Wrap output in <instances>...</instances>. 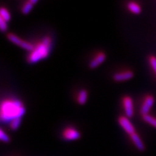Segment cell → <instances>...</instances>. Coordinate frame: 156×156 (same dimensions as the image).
<instances>
[{"label": "cell", "mask_w": 156, "mask_h": 156, "mask_svg": "<svg viewBox=\"0 0 156 156\" xmlns=\"http://www.w3.org/2000/svg\"><path fill=\"white\" fill-rule=\"evenodd\" d=\"M106 54L104 53L101 52V53L98 54L97 55L95 56L94 58L89 63L90 68V69H95V68L98 67L99 65H101V64H102L105 60H106Z\"/></svg>", "instance_id": "cell-9"}, {"label": "cell", "mask_w": 156, "mask_h": 156, "mask_svg": "<svg viewBox=\"0 0 156 156\" xmlns=\"http://www.w3.org/2000/svg\"><path fill=\"white\" fill-rule=\"evenodd\" d=\"M30 2L31 3L33 4V5H34L35 4H36V3L37 2H38V0H30Z\"/></svg>", "instance_id": "cell-20"}, {"label": "cell", "mask_w": 156, "mask_h": 156, "mask_svg": "<svg viewBox=\"0 0 156 156\" xmlns=\"http://www.w3.org/2000/svg\"><path fill=\"white\" fill-rule=\"evenodd\" d=\"M0 17L2 18L4 20H5L6 22H8V21L10 20L11 15L7 9L5 8V7H2L0 9Z\"/></svg>", "instance_id": "cell-14"}, {"label": "cell", "mask_w": 156, "mask_h": 156, "mask_svg": "<svg viewBox=\"0 0 156 156\" xmlns=\"http://www.w3.org/2000/svg\"><path fill=\"white\" fill-rule=\"evenodd\" d=\"M7 38L9 41H11L15 45H17L20 47L24 48V49L29 51H32L34 49L35 46L33 44H31L30 43L25 41L23 40L20 38H19L18 36H17L16 35L13 34H9L7 35Z\"/></svg>", "instance_id": "cell-3"}, {"label": "cell", "mask_w": 156, "mask_h": 156, "mask_svg": "<svg viewBox=\"0 0 156 156\" xmlns=\"http://www.w3.org/2000/svg\"><path fill=\"white\" fill-rule=\"evenodd\" d=\"M149 63L151 64L152 69H153L154 73L156 75V56H151L149 57Z\"/></svg>", "instance_id": "cell-17"}, {"label": "cell", "mask_w": 156, "mask_h": 156, "mask_svg": "<svg viewBox=\"0 0 156 156\" xmlns=\"http://www.w3.org/2000/svg\"><path fill=\"white\" fill-rule=\"evenodd\" d=\"M34 7V5L30 2V1L27 2L25 3V5H23L22 8V13L24 15H28L29 12L31 11V9Z\"/></svg>", "instance_id": "cell-15"}, {"label": "cell", "mask_w": 156, "mask_h": 156, "mask_svg": "<svg viewBox=\"0 0 156 156\" xmlns=\"http://www.w3.org/2000/svg\"><path fill=\"white\" fill-rule=\"evenodd\" d=\"M123 106H124V112L127 118H131L134 114L133 101L131 97L124 96L123 98Z\"/></svg>", "instance_id": "cell-6"}, {"label": "cell", "mask_w": 156, "mask_h": 156, "mask_svg": "<svg viewBox=\"0 0 156 156\" xmlns=\"http://www.w3.org/2000/svg\"><path fill=\"white\" fill-rule=\"evenodd\" d=\"M63 136L67 140H76L80 137V134L75 129L67 128L63 132Z\"/></svg>", "instance_id": "cell-7"}, {"label": "cell", "mask_w": 156, "mask_h": 156, "mask_svg": "<svg viewBox=\"0 0 156 156\" xmlns=\"http://www.w3.org/2000/svg\"><path fill=\"white\" fill-rule=\"evenodd\" d=\"M127 8L132 13L136 15L140 14L142 11L141 7L137 3L134 2H130L128 3Z\"/></svg>", "instance_id": "cell-11"}, {"label": "cell", "mask_w": 156, "mask_h": 156, "mask_svg": "<svg viewBox=\"0 0 156 156\" xmlns=\"http://www.w3.org/2000/svg\"><path fill=\"white\" fill-rule=\"evenodd\" d=\"M21 124V118L16 119L10 122V127L12 130H17Z\"/></svg>", "instance_id": "cell-16"}, {"label": "cell", "mask_w": 156, "mask_h": 156, "mask_svg": "<svg viewBox=\"0 0 156 156\" xmlns=\"http://www.w3.org/2000/svg\"><path fill=\"white\" fill-rule=\"evenodd\" d=\"M134 77V73L132 71H124L114 74L113 79L116 82H123L129 80Z\"/></svg>", "instance_id": "cell-8"}, {"label": "cell", "mask_w": 156, "mask_h": 156, "mask_svg": "<svg viewBox=\"0 0 156 156\" xmlns=\"http://www.w3.org/2000/svg\"><path fill=\"white\" fill-rule=\"evenodd\" d=\"M87 92L85 90H81L78 93L77 102L79 104L84 105L87 102Z\"/></svg>", "instance_id": "cell-12"}, {"label": "cell", "mask_w": 156, "mask_h": 156, "mask_svg": "<svg viewBox=\"0 0 156 156\" xmlns=\"http://www.w3.org/2000/svg\"><path fill=\"white\" fill-rule=\"evenodd\" d=\"M0 140L4 142H9L10 141L9 136L2 129H0Z\"/></svg>", "instance_id": "cell-18"}, {"label": "cell", "mask_w": 156, "mask_h": 156, "mask_svg": "<svg viewBox=\"0 0 156 156\" xmlns=\"http://www.w3.org/2000/svg\"><path fill=\"white\" fill-rule=\"evenodd\" d=\"M25 112V107L19 100H5L1 103L2 122H11L16 119L22 118Z\"/></svg>", "instance_id": "cell-1"}, {"label": "cell", "mask_w": 156, "mask_h": 156, "mask_svg": "<svg viewBox=\"0 0 156 156\" xmlns=\"http://www.w3.org/2000/svg\"><path fill=\"white\" fill-rule=\"evenodd\" d=\"M130 138H131L132 141L134 142L135 147L137 148L139 151H145V145H144L143 142L142 141L140 136L138 135L136 132L135 133L131 134V135H130Z\"/></svg>", "instance_id": "cell-10"}, {"label": "cell", "mask_w": 156, "mask_h": 156, "mask_svg": "<svg viewBox=\"0 0 156 156\" xmlns=\"http://www.w3.org/2000/svg\"><path fill=\"white\" fill-rule=\"evenodd\" d=\"M7 22L0 17V29L2 32H5L7 30Z\"/></svg>", "instance_id": "cell-19"}, {"label": "cell", "mask_w": 156, "mask_h": 156, "mask_svg": "<svg viewBox=\"0 0 156 156\" xmlns=\"http://www.w3.org/2000/svg\"><path fill=\"white\" fill-rule=\"evenodd\" d=\"M142 119L146 123H147L148 124L153 126L154 128L156 129V118H155V117L150 114H147L142 116Z\"/></svg>", "instance_id": "cell-13"}, {"label": "cell", "mask_w": 156, "mask_h": 156, "mask_svg": "<svg viewBox=\"0 0 156 156\" xmlns=\"http://www.w3.org/2000/svg\"><path fill=\"white\" fill-rule=\"evenodd\" d=\"M154 103H155V98L153 95H147L145 98V100L142 103L141 108H140V113H141L142 116L149 114L150 111L153 107Z\"/></svg>", "instance_id": "cell-4"}, {"label": "cell", "mask_w": 156, "mask_h": 156, "mask_svg": "<svg viewBox=\"0 0 156 156\" xmlns=\"http://www.w3.org/2000/svg\"><path fill=\"white\" fill-rule=\"evenodd\" d=\"M51 46V39L50 37H44L41 41L39 42L35 46L34 49L28 56V61L29 63H36L43 58L47 57L50 52Z\"/></svg>", "instance_id": "cell-2"}, {"label": "cell", "mask_w": 156, "mask_h": 156, "mask_svg": "<svg viewBox=\"0 0 156 156\" xmlns=\"http://www.w3.org/2000/svg\"><path fill=\"white\" fill-rule=\"evenodd\" d=\"M118 122L119 125L122 126L123 129L128 134L131 135V134L135 133V129H134V126L132 125V123L130 122L129 119V118H127V117L123 116H120L119 118Z\"/></svg>", "instance_id": "cell-5"}]
</instances>
